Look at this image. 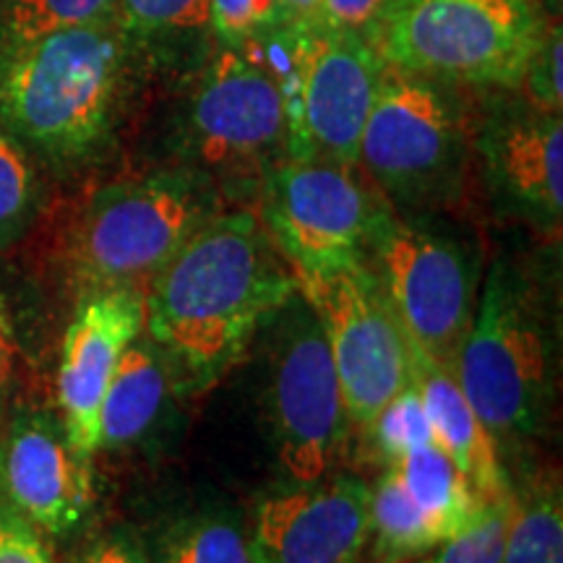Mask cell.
Here are the masks:
<instances>
[{"mask_svg":"<svg viewBox=\"0 0 563 563\" xmlns=\"http://www.w3.org/2000/svg\"><path fill=\"white\" fill-rule=\"evenodd\" d=\"M295 295L290 264L258 214L220 211L144 287V334L167 361L175 389L199 394Z\"/></svg>","mask_w":563,"mask_h":563,"instance_id":"6da1fadb","label":"cell"},{"mask_svg":"<svg viewBox=\"0 0 563 563\" xmlns=\"http://www.w3.org/2000/svg\"><path fill=\"white\" fill-rule=\"evenodd\" d=\"M152 84L115 19L70 26L0 60V131L74 178L115 152Z\"/></svg>","mask_w":563,"mask_h":563,"instance_id":"7a4b0ae2","label":"cell"},{"mask_svg":"<svg viewBox=\"0 0 563 563\" xmlns=\"http://www.w3.org/2000/svg\"><path fill=\"white\" fill-rule=\"evenodd\" d=\"M551 300L525 266L501 258L485 274L454 376L498 452L545 431L559 361Z\"/></svg>","mask_w":563,"mask_h":563,"instance_id":"3957f363","label":"cell"},{"mask_svg":"<svg viewBox=\"0 0 563 563\" xmlns=\"http://www.w3.org/2000/svg\"><path fill=\"white\" fill-rule=\"evenodd\" d=\"M222 211V186L199 170L162 165L97 188L66 232V264L81 292L139 287Z\"/></svg>","mask_w":563,"mask_h":563,"instance_id":"277c9868","label":"cell"},{"mask_svg":"<svg viewBox=\"0 0 563 563\" xmlns=\"http://www.w3.org/2000/svg\"><path fill=\"white\" fill-rule=\"evenodd\" d=\"M460 89L384 63L357 146V170L399 214L431 217L464 196L473 118Z\"/></svg>","mask_w":563,"mask_h":563,"instance_id":"5b68a950","label":"cell"},{"mask_svg":"<svg viewBox=\"0 0 563 563\" xmlns=\"http://www.w3.org/2000/svg\"><path fill=\"white\" fill-rule=\"evenodd\" d=\"M551 21L543 0H386L363 37L394 68L462 89L517 91Z\"/></svg>","mask_w":563,"mask_h":563,"instance_id":"8992f818","label":"cell"},{"mask_svg":"<svg viewBox=\"0 0 563 563\" xmlns=\"http://www.w3.org/2000/svg\"><path fill=\"white\" fill-rule=\"evenodd\" d=\"M170 123V165L211 180H262L287 159L282 76L256 45H220L180 81Z\"/></svg>","mask_w":563,"mask_h":563,"instance_id":"52a82bcc","label":"cell"},{"mask_svg":"<svg viewBox=\"0 0 563 563\" xmlns=\"http://www.w3.org/2000/svg\"><path fill=\"white\" fill-rule=\"evenodd\" d=\"M363 258L407 342L454 371L481 292V256L467 238L428 217L399 214L382 199Z\"/></svg>","mask_w":563,"mask_h":563,"instance_id":"ba28073f","label":"cell"},{"mask_svg":"<svg viewBox=\"0 0 563 563\" xmlns=\"http://www.w3.org/2000/svg\"><path fill=\"white\" fill-rule=\"evenodd\" d=\"M287 102V157L357 167V146L376 102L384 60L361 32H277Z\"/></svg>","mask_w":563,"mask_h":563,"instance_id":"9c48e42d","label":"cell"},{"mask_svg":"<svg viewBox=\"0 0 563 563\" xmlns=\"http://www.w3.org/2000/svg\"><path fill=\"white\" fill-rule=\"evenodd\" d=\"M292 274L327 334L350 422L368 431L386 402L412 382L405 329L363 256Z\"/></svg>","mask_w":563,"mask_h":563,"instance_id":"30bf717a","label":"cell"},{"mask_svg":"<svg viewBox=\"0 0 563 563\" xmlns=\"http://www.w3.org/2000/svg\"><path fill=\"white\" fill-rule=\"evenodd\" d=\"M272 357V422L277 460L295 483H316L342 456L352 428L332 352L300 295L282 308Z\"/></svg>","mask_w":563,"mask_h":563,"instance_id":"8fae6325","label":"cell"},{"mask_svg":"<svg viewBox=\"0 0 563 563\" xmlns=\"http://www.w3.org/2000/svg\"><path fill=\"white\" fill-rule=\"evenodd\" d=\"M382 196L352 165L282 159L258 180V220L290 269L361 258Z\"/></svg>","mask_w":563,"mask_h":563,"instance_id":"7c38bea8","label":"cell"},{"mask_svg":"<svg viewBox=\"0 0 563 563\" xmlns=\"http://www.w3.org/2000/svg\"><path fill=\"white\" fill-rule=\"evenodd\" d=\"M473 123V162L496 214L559 241L563 222V121L519 91H488Z\"/></svg>","mask_w":563,"mask_h":563,"instance_id":"4fadbf2b","label":"cell"},{"mask_svg":"<svg viewBox=\"0 0 563 563\" xmlns=\"http://www.w3.org/2000/svg\"><path fill=\"white\" fill-rule=\"evenodd\" d=\"M371 485L355 475L302 483L262 498L253 511V563H365Z\"/></svg>","mask_w":563,"mask_h":563,"instance_id":"5bb4252c","label":"cell"},{"mask_svg":"<svg viewBox=\"0 0 563 563\" xmlns=\"http://www.w3.org/2000/svg\"><path fill=\"white\" fill-rule=\"evenodd\" d=\"M0 498L51 538L87 522L95 504L91 460L76 452L58 415L24 410L0 433Z\"/></svg>","mask_w":563,"mask_h":563,"instance_id":"9a60e30c","label":"cell"},{"mask_svg":"<svg viewBox=\"0 0 563 563\" xmlns=\"http://www.w3.org/2000/svg\"><path fill=\"white\" fill-rule=\"evenodd\" d=\"M144 329V290L139 287L84 292L68 323L58 368V405L70 443L87 460L97 454L100 407L112 373Z\"/></svg>","mask_w":563,"mask_h":563,"instance_id":"2e32d148","label":"cell"},{"mask_svg":"<svg viewBox=\"0 0 563 563\" xmlns=\"http://www.w3.org/2000/svg\"><path fill=\"white\" fill-rule=\"evenodd\" d=\"M412 384L418 386L422 407L435 439V446L452 460L467 483L485 501L509 496L511 481L504 470L501 452L485 431L475 407L464 397L454 371L435 363L426 352L412 347Z\"/></svg>","mask_w":563,"mask_h":563,"instance_id":"e0dca14e","label":"cell"},{"mask_svg":"<svg viewBox=\"0 0 563 563\" xmlns=\"http://www.w3.org/2000/svg\"><path fill=\"white\" fill-rule=\"evenodd\" d=\"M112 19L144 58L154 84H170L173 89L217 45L211 0H115Z\"/></svg>","mask_w":563,"mask_h":563,"instance_id":"ac0fdd59","label":"cell"},{"mask_svg":"<svg viewBox=\"0 0 563 563\" xmlns=\"http://www.w3.org/2000/svg\"><path fill=\"white\" fill-rule=\"evenodd\" d=\"M173 376L150 336L141 334L121 355L100 407L97 452H115L144 439L170 394Z\"/></svg>","mask_w":563,"mask_h":563,"instance_id":"d6986e66","label":"cell"},{"mask_svg":"<svg viewBox=\"0 0 563 563\" xmlns=\"http://www.w3.org/2000/svg\"><path fill=\"white\" fill-rule=\"evenodd\" d=\"M386 467L397 470L412 501L446 540L462 532L490 504L467 483L460 467L435 443L415 449Z\"/></svg>","mask_w":563,"mask_h":563,"instance_id":"ffe728a7","label":"cell"},{"mask_svg":"<svg viewBox=\"0 0 563 563\" xmlns=\"http://www.w3.org/2000/svg\"><path fill=\"white\" fill-rule=\"evenodd\" d=\"M501 563H563V498L559 475H538L511 490Z\"/></svg>","mask_w":563,"mask_h":563,"instance_id":"44dd1931","label":"cell"},{"mask_svg":"<svg viewBox=\"0 0 563 563\" xmlns=\"http://www.w3.org/2000/svg\"><path fill=\"white\" fill-rule=\"evenodd\" d=\"M154 563H253L249 532L228 514H196L159 534Z\"/></svg>","mask_w":563,"mask_h":563,"instance_id":"7402d4cb","label":"cell"},{"mask_svg":"<svg viewBox=\"0 0 563 563\" xmlns=\"http://www.w3.org/2000/svg\"><path fill=\"white\" fill-rule=\"evenodd\" d=\"M115 0H0V60L47 34L110 19Z\"/></svg>","mask_w":563,"mask_h":563,"instance_id":"603a6c76","label":"cell"},{"mask_svg":"<svg viewBox=\"0 0 563 563\" xmlns=\"http://www.w3.org/2000/svg\"><path fill=\"white\" fill-rule=\"evenodd\" d=\"M42 207L40 165L16 139L0 131V251L32 230Z\"/></svg>","mask_w":563,"mask_h":563,"instance_id":"cb8c5ba5","label":"cell"},{"mask_svg":"<svg viewBox=\"0 0 563 563\" xmlns=\"http://www.w3.org/2000/svg\"><path fill=\"white\" fill-rule=\"evenodd\" d=\"M365 433L373 435L378 454L384 456L386 464L399 462L415 449L435 443L431 422H428L426 407H422L420 391L412 382L405 386L397 397H391L371 428Z\"/></svg>","mask_w":563,"mask_h":563,"instance_id":"d4e9b609","label":"cell"},{"mask_svg":"<svg viewBox=\"0 0 563 563\" xmlns=\"http://www.w3.org/2000/svg\"><path fill=\"white\" fill-rule=\"evenodd\" d=\"M509 509L511 493L490 501L462 532L410 563H501Z\"/></svg>","mask_w":563,"mask_h":563,"instance_id":"484cf974","label":"cell"},{"mask_svg":"<svg viewBox=\"0 0 563 563\" xmlns=\"http://www.w3.org/2000/svg\"><path fill=\"white\" fill-rule=\"evenodd\" d=\"M386 0H285L279 32H365Z\"/></svg>","mask_w":563,"mask_h":563,"instance_id":"4316f807","label":"cell"},{"mask_svg":"<svg viewBox=\"0 0 563 563\" xmlns=\"http://www.w3.org/2000/svg\"><path fill=\"white\" fill-rule=\"evenodd\" d=\"M285 0H211V30L220 45H256L279 32Z\"/></svg>","mask_w":563,"mask_h":563,"instance_id":"83f0119b","label":"cell"},{"mask_svg":"<svg viewBox=\"0 0 563 563\" xmlns=\"http://www.w3.org/2000/svg\"><path fill=\"white\" fill-rule=\"evenodd\" d=\"M561 63H563V26L561 16L555 13L551 24L534 47L530 63H527L522 81H519V95L527 102L534 104L538 110L563 112V79H561Z\"/></svg>","mask_w":563,"mask_h":563,"instance_id":"f1b7e54d","label":"cell"},{"mask_svg":"<svg viewBox=\"0 0 563 563\" xmlns=\"http://www.w3.org/2000/svg\"><path fill=\"white\" fill-rule=\"evenodd\" d=\"M0 563H53L42 532L0 498Z\"/></svg>","mask_w":563,"mask_h":563,"instance_id":"f546056e","label":"cell"},{"mask_svg":"<svg viewBox=\"0 0 563 563\" xmlns=\"http://www.w3.org/2000/svg\"><path fill=\"white\" fill-rule=\"evenodd\" d=\"M19 363V323L13 313L11 298L0 287V426L5 418V405L13 386V373Z\"/></svg>","mask_w":563,"mask_h":563,"instance_id":"4dcf8cb0","label":"cell"},{"mask_svg":"<svg viewBox=\"0 0 563 563\" xmlns=\"http://www.w3.org/2000/svg\"><path fill=\"white\" fill-rule=\"evenodd\" d=\"M74 563H152V559L125 532H108L91 540Z\"/></svg>","mask_w":563,"mask_h":563,"instance_id":"1f68e13d","label":"cell"}]
</instances>
